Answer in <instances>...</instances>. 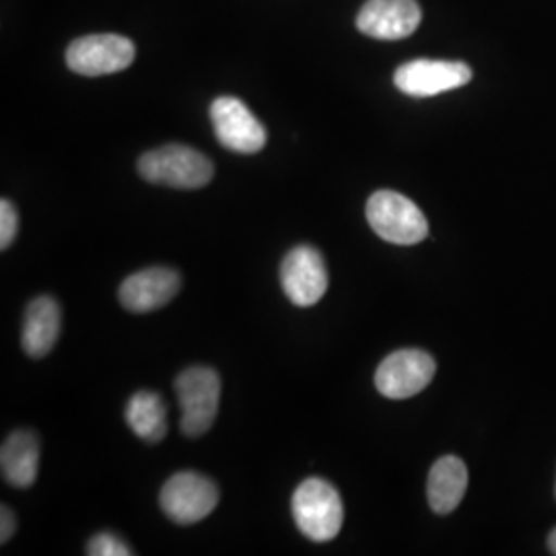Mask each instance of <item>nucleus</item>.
Returning <instances> with one entry per match:
<instances>
[{"instance_id": "nucleus-10", "label": "nucleus", "mask_w": 556, "mask_h": 556, "mask_svg": "<svg viewBox=\"0 0 556 556\" xmlns=\"http://www.w3.org/2000/svg\"><path fill=\"white\" fill-rule=\"evenodd\" d=\"M211 122L217 140L233 153L252 155L266 144V130L260 119L238 98H217L211 105Z\"/></svg>"}, {"instance_id": "nucleus-19", "label": "nucleus", "mask_w": 556, "mask_h": 556, "mask_svg": "<svg viewBox=\"0 0 556 556\" xmlns=\"http://www.w3.org/2000/svg\"><path fill=\"white\" fill-rule=\"evenodd\" d=\"M15 528H17L15 514H13L7 505H2V507H0V542H2V544H7V542L13 538Z\"/></svg>"}, {"instance_id": "nucleus-11", "label": "nucleus", "mask_w": 556, "mask_h": 556, "mask_svg": "<svg viewBox=\"0 0 556 556\" xmlns=\"http://www.w3.org/2000/svg\"><path fill=\"white\" fill-rule=\"evenodd\" d=\"M420 20L417 0H367L358 11L357 27L376 40H404L417 31Z\"/></svg>"}, {"instance_id": "nucleus-4", "label": "nucleus", "mask_w": 556, "mask_h": 556, "mask_svg": "<svg viewBox=\"0 0 556 556\" xmlns=\"http://www.w3.org/2000/svg\"><path fill=\"white\" fill-rule=\"evenodd\" d=\"M367 223L394 245H415L429 236V223L417 204L394 190H379L367 202Z\"/></svg>"}, {"instance_id": "nucleus-5", "label": "nucleus", "mask_w": 556, "mask_h": 556, "mask_svg": "<svg viewBox=\"0 0 556 556\" xmlns=\"http://www.w3.org/2000/svg\"><path fill=\"white\" fill-rule=\"evenodd\" d=\"M163 514L179 526L199 523L219 505V489L211 478L197 472H178L161 489Z\"/></svg>"}, {"instance_id": "nucleus-3", "label": "nucleus", "mask_w": 556, "mask_h": 556, "mask_svg": "<svg viewBox=\"0 0 556 556\" xmlns=\"http://www.w3.org/2000/svg\"><path fill=\"white\" fill-rule=\"evenodd\" d=\"M181 418L179 429L186 438L204 435L219 413L220 378L211 367L197 365L179 374L176 383Z\"/></svg>"}, {"instance_id": "nucleus-12", "label": "nucleus", "mask_w": 556, "mask_h": 556, "mask_svg": "<svg viewBox=\"0 0 556 556\" xmlns=\"http://www.w3.org/2000/svg\"><path fill=\"white\" fill-rule=\"evenodd\" d=\"M181 278L174 268L153 266L126 278L119 287V303L132 314H149L178 295Z\"/></svg>"}, {"instance_id": "nucleus-15", "label": "nucleus", "mask_w": 556, "mask_h": 556, "mask_svg": "<svg viewBox=\"0 0 556 556\" xmlns=\"http://www.w3.org/2000/svg\"><path fill=\"white\" fill-rule=\"evenodd\" d=\"M468 489V468L457 456L438 459L427 480V498L438 516H447L462 503Z\"/></svg>"}, {"instance_id": "nucleus-20", "label": "nucleus", "mask_w": 556, "mask_h": 556, "mask_svg": "<svg viewBox=\"0 0 556 556\" xmlns=\"http://www.w3.org/2000/svg\"><path fill=\"white\" fill-rule=\"evenodd\" d=\"M548 551L556 555V528L551 532V536H548Z\"/></svg>"}, {"instance_id": "nucleus-1", "label": "nucleus", "mask_w": 556, "mask_h": 556, "mask_svg": "<svg viewBox=\"0 0 556 556\" xmlns=\"http://www.w3.org/2000/svg\"><path fill=\"white\" fill-rule=\"evenodd\" d=\"M139 174L151 184L178 190H199L213 179L215 167L213 161L192 147L165 144L140 157Z\"/></svg>"}, {"instance_id": "nucleus-6", "label": "nucleus", "mask_w": 556, "mask_h": 556, "mask_svg": "<svg viewBox=\"0 0 556 556\" xmlns=\"http://www.w3.org/2000/svg\"><path fill=\"white\" fill-rule=\"evenodd\" d=\"M137 56L135 43L116 34H96L73 41L66 50V64L83 77H101L126 71Z\"/></svg>"}, {"instance_id": "nucleus-9", "label": "nucleus", "mask_w": 556, "mask_h": 556, "mask_svg": "<svg viewBox=\"0 0 556 556\" xmlns=\"http://www.w3.org/2000/svg\"><path fill=\"white\" fill-rule=\"evenodd\" d=\"M280 285L285 295L299 307L316 305L326 295L328 270L312 245L293 248L280 264Z\"/></svg>"}, {"instance_id": "nucleus-17", "label": "nucleus", "mask_w": 556, "mask_h": 556, "mask_svg": "<svg viewBox=\"0 0 556 556\" xmlns=\"http://www.w3.org/2000/svg\"><path fill=\"white\" fill-rule=\"evenodd\" d=\"M87 555L91 556H130L132 551L124 544V540L110 534V532H101L96 534L87 542Z\"/></svg>"}, {"instance_id": "nucleus-16", "label": "nucleus", "mask_w": 556, "mask_h": 556, "mask_svg": "<svg viewBox=\"0 0 556 556\" xmlns=\"http://www.w3.org/2000/svg\"><path fill=\"white\" fill-rule=\"evenodd\" d=\"M124 417L132 433L147 443H160L167 435V408L155 392H137L128 400Z\"/></svg>"}, {"instance_id": "nucleus-18", "label": "nucleus", "mask_w": 556, "mask_h": 556, "mask_svg": "<svg viewBox=\"0 0 556 556\" xmlns=\"http://www.w3.org/2000/svg\"><path fill=\"white\" fill-rule=\"evenodd\" d=\"M20 231V215L11 200H0V250H7Z\"/></svg>"}, {"instance_id": "nucleus-7", "label": "nucleus", "mask_w": 556, "mask_h": 556, "mask_svg": "<svg viewBox=\"0 0 556 556\" xmlns=\"http://www.w3.org/2000/svg\"><path fill=\"white\" fill-rule=\"evenodd\" d=\"M438 363L425 351L402 349L379 363L376 388L381 396L406 400L420 394L435 378Z\"/></svg>"}, {"instance_id": "nucleus-8", "label": "nucleus", "mask_w": 556, "mask_h": 556, "mask_svg": "<svg viewBox=\"0 0 556 556\" xmlns=\"http://www.w3.org/2000/svg\"><path fill=\"white\" fill-rule=\"evenodd\" d=\"M472 80V68L454 60H413L402 64L394 75V85L410 98H433L454 91Z\"/></svg>"}, {"instance_id": "nucleus-2", "label": "nucleus", "mask_w": 556, "mask_h": 556, "mask_svg": "<svg viewBox=\"0 0 556 556\" xmlns=\"http://www.w3.org/2000/svg\"><path fill=\"white\" fill-rule=\"evenodd\" d=\"M291 509L301 534L314 542H328L337 538L342 528V498L324 478L303 480L293 495Z\"/></svg>"}, {"instance_id": "nucleus-13", "label": "nucleus", "mask_w": 556, "mask_h": 556, "mask_svg": "<svg viewBox=\"0 0 556 556\" xmlns=\"http://www.w3.org/2000/svg\"><path fill=\"white\" fill-rule=\"evenodd\" d=\"M60 334V305L59 301L50 295L36 298L25 309L23 318V334L21 344L29 357H46Z\"/></svg>"}, {"instance_id": "nucleus-14", "label": "nucleus", "mask_w": 556, "mask_h": 556, "mask_svg": "<svg viewBox=\"0 0 556 556\" xmlns=\"http://www.w3.org/2000/svg\"><path fill=\"white\" fill-rule=\"evenodd\" d=\"M40 468V439L31 431H15L4 439L0 450L2 478L15 489H29Z\"/></svg>"}]
</instances>
